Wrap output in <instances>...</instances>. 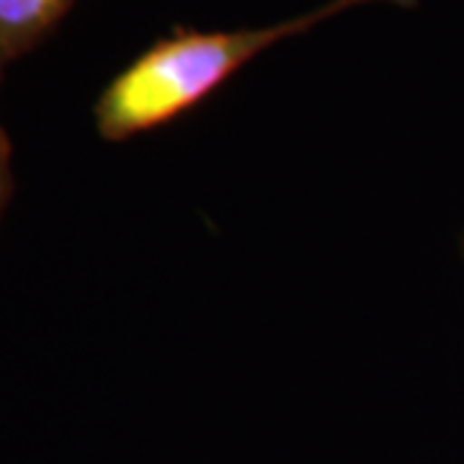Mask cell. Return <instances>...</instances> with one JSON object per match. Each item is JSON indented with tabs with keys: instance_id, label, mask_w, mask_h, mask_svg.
Masks as SVG:
<instances>
[{
	"instance_id": "cell-1",
	"label": "cell",
	"mask_w": 464,
	"mask_h": 464,
	"mask_svg": "<svg viewBox=\"0 0 464 464\" xmlns=\"http://www.w3.org/2000/svg\"><path fill=\"white\" fill-rule=\"evenodd\" d=\"M369 3L415 5V0H328L304 16L261 29H176L170 36L150 44L101 91L93 106L101 140L127 142L166 127L201 106L261 52L271 50L286 36L310 32L348 8Z\"/></svg>"
},
{
	"instance_id": "cell-2",
	"label": "cell",
	"mask_w": 464,
	"mask_h": 464,
	"mask_svg": "<svg viewBox=\"0 0 464 464\" xmlns=\"http://www.w3.org/2000/svg\"><path fill=\"white\" fill-rule=\"evenodd\" d=\"M75 0H0V81L24 54L36 50L67 16Z\"/></svg>"
},
{
	"instance_id": "cell-3",
	"label": "cell",
	"mask_w": 464,
	"mask_h": 464,
	"mask_svg": "<svg viewBox=\"0 0 464 464\" xmlns=\"http://www.w3.org/2000/svg\"><path fill=\"white\" fill-rule=\"evenodd\" d=\"M11 160H14V148L5 130L0 127V217L14 197V163Z\"/></svg>"
}]
</instances>
